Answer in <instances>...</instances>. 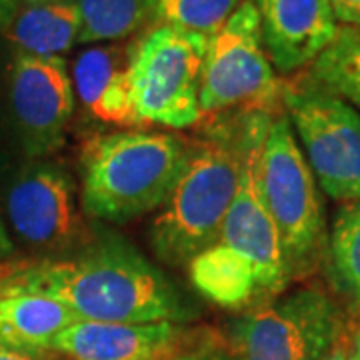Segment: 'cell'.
Returning <instances> with one entry per match:
<instances>
[{
	"instance_id": "1",
	"label": "cell",
	"mask_w": 360,
	"mask_h": 360,
	"mask_svg": "<svg viewBox=\"0 0 360 360\" xmlns=\"http://www.w3.org/2000/svg\"><path fill=\"white\" fill-rule=\"evenodd\" d=\"M54 298L92 322H184L188 309L176 286L129 238L94 229L63 257L0 266V296Z\"/></svg>"
},
{
	"instance_id": "2",
	"label": "cell",
	"mask_w": 360,
	"mask_h": 360,
	"mask_svg": "<svg viewBox=\"0 0 360 360\" xmlns=\"http://www.w3.org/2000/svg\"><path fill=\"white\" fill-rule=\"evenodd\" d=\"M210 116L202 139L191 141V156L167 202L148 226V240L168 266H188L198 252L212 246L236 196L250 146L266 136L281 112L240 110Z\"/></svg>"
},
{
	"instance_id": "3",
	"label": "cell",
	"mask_w": 360,
	"mask_h": 360,
	"mask_svg": "<svg viewBox=\"0 0 360 360\" xmlns=\"http://www.w3.org/2000/svg\"><path fill=\"white\" fill-rule=\"evenodd\" d=\"M191 156V141L162 130L96 134L78 156L80 208L96 222L124 224L167 202Z\"/></svg>"
},
{
	"instance_id": "4",
	"label": "cell",
	"mask_w": 360,
	"mask_h": 360,
	"mask_svg": "<svg viewBox=\"0 0 360 360\" xmlns=\"http://www.w3.org/2000/svg\"><path fill=\"white\" fill-rule=\"evenodd\" d=\"M257 182L295 278L321 258L326 220L319 182L284 110L274 116L264 139L257 162Z\"/></svg>"
},
{
	"instance_id": "5",
	"label": "cell",
	"mask_w": 360,
	"mask_h": 360,
	"mask_svg": "<svg viewBox=\"0 0 360 360\" xmlns=\"http://www.w3.org/2000/svg\"><path fill=\"white\" fill-rule=\"evenodd\" d=\"M208 39L179 26H150L132 42L130 94L139 124L184 130L200 122Z\"/></svg>"
},
{
	"instance_id": "6",
	"label": "cell",
	"mask_w": 360,
	"mask_h": 360,
	"mask_svg": "<svg viewBox=\"0 0 360 360\" xmlns=\"http://www.w3.org/2000/svg\"><path fill=\"white\" fill-rule=\"evenodd\" d=\"M345 333V314L321 288L304 286L245 310L226 324L238 360H322Z\"/></svg>"
},
{
	"instance_id": "7",
	"label": "cell",
	"mask_w": 360,
	"mask_h": 360,
	"mask_svg": "<svg viewBox=\"0 0 360 360\" xmlns=\"http://www.w3.org/2000/svg\"><path fill=\"white\" fill-rule=\"evenodd\" d=\"M198 104L200 120L240 110L281 112L283 84L262 46L252 0H245L208 39Z\"/></svg>"
},
{
	"instance_id": "8",
	"label": "cell",
	"mask_w": 360,
	"mask_h": 360,
	"mask_svg": "<svg viewBox=\"0 0 360 360\" xmlns=\"http://www.w3.org/2000/svg\"><path fill=\"white\" fill-rule=\"evenodd\" d=\"M0 202L13 240L34 255L63 257L89 236L77 182L52 160L18 165L0 188Z\"/></svg>"
},
{
	"instance_id": "9",
	"label": "cell",
	"mask_w": 360,
	"mask_h": 360,
	"mask_svg": "<svg viewBox=\"0 0 360 360\" xmlns=\"http://www.w3.org/2000/svg\"><path fill=\"white\" fill-rule=\"evenodd\" d=\"M283 108L322 193L338 202L360 198V112L307 80L283 86Z\"/></svg>"
},
{
	"instance_id": "10",
	"label": "cell",
	"mask_w": 360,
	"mask_h": 360,
	"mask_svg": "<svg viewBox=\"0 0 360 360\" xmlns=\"http://www.w3.org/2000/svg\"><path fill=\"white\" fill-rule=\"evenodd\" d=\"M6 106L14 139L28 160L60 150L77 108L65 58L14 52L6 77Z\"/></svg>"
},
{
	"instance_id": "11",
	"label": "cell",
	"mask_w": 360,
	"mask_h": 360,
	"mask_svg": "<svg viewBox=\"0 0 360 360\" xmlns=\"http://www.w3.org/2000/svg\"><path fill=\"white\" fill-rule=\"evenodd\" d=\"M264 139L266 136L255 142L246 153L238 191L229 208L226 219L222 222L220 236L217 240L232 246L252 262L257 270L262 302L283 295L286 284L292 281L281 234L270 219L258 191L257 162Z\"/></svg>"
},
{
	"instance_id": "12",
	"label": "cell",
	"mask_w": 360,
	"mask_h": 360,
	"mask_svg": "<svg viewBox=\"0 0 360 360\" xmlns=\"http://www.w3.org/2000/svg\"><path fill=\"white\" fill-rule=\"evenodd\" d=\"M260 20L262 46L281 75L310 66L338 32L328 0H252Z\"/></svg>"
},
{
	"instance_id": "13",
	"label": "cell",
	"mask_w": 360,
	"mask_h": 360,
	"mask_svg": "<svg viewBox=\"0 0 360 360\" xmlns=\"http://www.w3.org/2000/svg\"><path fill=\"white\" fill-rule=\"evenodd\" d=\"M186 330L174 322H92L68 326L51 342L66 360H167L188 347Z\"/></svg>"
},
{
	"instance_id": "14",
	"label": "cell",
	"mask_w": 360,
	"mask_h": 360,
	"mask_svg": "<svg viewBox=\"0 0 360 360\" xmlns=\"http://www.w3.org/2000/svg\"><path fill=\"white\" fill-rule=\"evenodd\" d=\"M129 44H98L78 52L72 63L75 96L94 120L116 129H141L130 94Z\"/></svg>"
},
{
	"instance_id": "15",
	"label": "cell",
	"mask_w": 360,
	"mask_h": 360,
	"mask_svg": "<svg viewBox=\"0 0 360 360\" xmlns=\"http://www.w3.org/2000/svg\"><path fill=\"white\" fill-rule=\"evenodd\" d=\"M194 288L220 309L240 310L262 304L257 270L238 250L214 243L188 262Z\"/></svg>"
},
{
	"instance_id": "16",
	"label": "cell",
	"mask_w": 360,
	"mask_h": 360,
	"mask_svg": "<svg viewBox=\"0 0 360 360\" xmlns=\"http://www.w3.org/2000/svg\"><path fill=\"white\" fill-rule=\"evenodd\" d=\"M80 322L66 304L37 295L0 296V347L49 352L51 342L68 326Z\"/></svg>"
},
{
	"instance_id": "17",
	"label": "cell",
	"mask_w": 360,
	"mask_h": 360,
	"mask_svg": "<svg viewBox=\"0 0 360 360\" xmlns=\"http://www.w3.org/2000/svg\"><path fill=\"white\" fill-rule=\"evenodd\" d=\"M0 32L16 52L34 56H63L78 44L80 18L68 0L25 4Z\"/></svg>"
},
{
	"instance_id": "18",
	"label": "cell",
	"mask_w": 360,
	"mask_h": 360,
	"mask_svg": "<svg viewBox=\"0 0 360 360\" xmlns=\"http://www.w3.org/2000/svg\"><path fill=\"white\" fill-rule=\"evenodd\" d=\"M304 80L360 108V26H338L335 40L310 65Z\"/></svg>"
},
{
	"instance_id": "19",
	"label": "cell",
	"mask_w": 360,
	"mask_h": 360,
	"mask_svg": "<svg viewBox=\"0 0 360 360\" xmlns=\"http://www.w3.org/2000/svg\"><path fill=\"white\" fill-rule=\"evenodd\" d=\"M80 18L78 44L116 42L148 25V0H68Z\"/></svg>"
},
{
	"instance_id": "20",
	"label": "cell",
	"mask_w": 360,
	"mask_h": 360,
	"mask_svg": "<svg viewBox=\"0 0 360 360\" xmlns=\"http://www.w3.org/2000/svg\"><path fill=\"white\" fill-rule=\"evenodd\" d=\"M330 278L354 304L360 302V198L342 202L328 236Z\"/></svg>"
},
{
	"instance_id": "21",
	"label": "cell",
	"mask_w": 360,
	"mask_h": 360,
	"mask_svg": "<svg viewBox=\"0 0 360 360\" xmlns=\"http://www.w3.org/2000/svg\"><path fill=\"white\" fill-rule=\"evenodd\" d=\"M243 0H148V25L179 26L210 39Z\"/></svg>"
},
{
	"instance_id": "22",
	"label": "cell",
	"mask_w": 360,
	"mask_h": 360,
	"mask_svg": "<svg viewBox=\"0 0 360 360\" xmlns=\"http://www.w3.org/2000/svg\"><path fill=\"white\" fill-rule=\"evenodd\" d=\"M167 360H238L232 350L222 342L217 340H202V342H193L188 347L179 350Z\"/></svg>"
},
{
	"instance_id": "23",
	"label": "cell",
	"mask_w": 360,
	"mask_h": 360,
	"mask_svg": "<svg viewBox=\"0 0 360 360\" xmlns=\"http://www.w3.org/2000/svg\"><path fill=\"white\" fill-rule=\"evenodd\" d=\"M340 26H360V0H328Z\"/></svg>"
},
{
	"instance_id": "24",
	"label": "cell",
	"mask_w": 360,
	"mask_h": 360,
	"mask_svg": "<svg viewBox=\"0 0 360 360\" xmlns=\"http://www.w3.org/2000/svg\"><path fill=\"white\" fill-rule=\"evenodd\" d=\"M0 360H66L65 356H52V352H26V350H16V348L0 347Z\"/></svg>"
},
{
	"instance_id": "25",
	"label": "cell",
	"mask_w": 360,
	"mask_h": 360,
	"mask_svg": "<svg viewBox=\"0 0 360 360\" xmlns=\"http://www.w3.org/2000/svg\"><path fill=\"white\" fill-rule=\"evenodd\" d=\"M16 252V246H14L13 236L8 232V226L4 222V217L0 212V262L2 260H8Z\"/></svg>"
},
{
	"instance_id": "26",
	"label": "cell",
	"mask_w": 360,
	"mask_h": 360,
	"mask_svg": "<svg viewBox=\"0 0 360 360\" xmlns=\"http://www.w3.org/2000/svg\"><path fill=\"white\" fill-rule=\"evenodd\" d=\"M16 167H18V165L14 162V156L11 155L8 150L0 148V188H2V184L6 182V179L13 174V170Z\"/></svg>"
},
{
	"instance_id": "27",
	"label": "cell",
	"mask_w": 360,
	"mask_h": 360,
	"mask_svg": "<svg viewBox=\"0 0 360 360\" xmlns=\"http://www.w3.org/2000/svg\"><path fill=\"white\" fill-rule=\"evenodd\" d=\"M18 8H20L18 0H0V30L13 20Z\"/></svg>"
},
{
	"instance_id": "28",
	"label": "cell",
	"mask_w": 360,
	"mask_h": 360,
	"mask_svg": "<svg viewBox=\"0 0 360 360\" xmlns=\"http://www.w3.org/2000/svg\"><path fill=\"white\" fill-rule=\"evenodd\" d=\"M347 360H360V330H354L347 348Z\"/></svg>"
},
{
	"instance_id": "29",
	"label": "cell",
	"mask_w": 360,
	"mask_h": 360,
	"mask_svg": "<svg viewBox=\"0 0 360 360\" xmlns=\"http://www.w3.org/2000/svg\"><path fill=\"white\" fill-rule=\"evenodd\" d=\"M322 360H347V350L345 348H335L326 359Z\"/></svg>"
},
{
	"instance_id": "30",
	"label": "cell",
	"mask_w": 360,
	"mask_h": 360,
	"mask_svg": "<svg viewBox=\"0 0 360 360\" xmlns=\"http://www.w3.org/2000/svg\"><path fill=\"white\" fill-rule=\"evenodd\" d=\"M20 2V0H18ZM25 4H49V2H58V0H22Z\"/></svg>"
},
{
	"instance_id": "31",
	"label": "cell",
	"mask_w": 360,
	"mask_h": 360,
	"mask_svg": "<svg viewBox=\"0 0 360 360\" xmlns=\"http://www.w3.org/2000/svg\"><path fill=\"white\" fill-rule=\"evenodd\" d=\"M359 312H360V302H359Z\"/></svg>"
}]
</instances>
